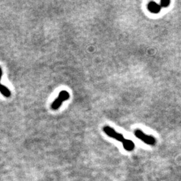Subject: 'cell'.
I'll list each match as a JSON object with an SVG mask.
<instances>
[{
  "instance_id": "cell-6",
  "label": "cell",
  "mask_w": 181,
  "mask_h": 181,
  "mask_svg": "<svg viewBox=\"0 0 181 181\" xmlns=\"http://www.w3.org/2000/svg\"><path fill=\"white\" fill-rule=\"evenodd\" d=\"M170 3L168 0H162L160 1V6L162 8H167Z\"/></svg>"
},
{
  "instance_id": "cell-1",
  "label": "cell",
  "mask_w": 181,
  "mask_h": 181,
  "mask_svg": "<svg viewBox=\"0 0 181 181\" xmlns=\"http://www.w3.org/2000/svg\"><path fill=\"white\" fill-rule=\"evenodd\" d=\"M103 130L108 136L114 138L116 140L121 142L123 144V148L127 151H132L135 148V144H134V143L132 141L125 139L122 136V134L117 133L112 128L109 127V126H105Z\"/></svg>"
},
{
  "instance_id": "cell-2",
  "label": "cell",
  "mask_w": 181,
  "mask_h": 181,
  "mask_svg": "<svg viewBox=\"0 0 181 181\" xmlns=\"http://www.w3.org/2000/svg\"><path fill=\"white\" fill-rule=\"evenodd\" d=\"M69 98H70V95H69L68 91L64 90H61L59 93V94H58V97L51 104L52 109H53V110H57V109H58L60 107L62 102L69 100Z\"/></svg>"
},
{
  "instance_id": "cell-3",
  "label": "cell",
  "mask_w": 181,
  "mask_h": 181,
  "mask_svg": "<svg viewBox=\"0 0 181 181\" xmlns=\"http://www.w3.org/2000/svg\"><path fill=\"white\" fill-rule=\"evenodd\" d=\"M134 134L135 136L138 138V139H140L144 142L146 144H148V145H151V146H154L156 142V139L154 138V137L151 136H148L145 134L144 132L142 131H141L140 130H136L134 132Z\"/></svg>"
},
{
  "instance_id": "cell-5",
  "label": "cell",
  "mask_w": 181,
  "mask_h": 181,
  "mask_svg": "<svg viewBox=\"0 0 181 181\" xmlns=\"http://www.w3.org/2000/svg\"><path fill=\"white\" fill-rule=\"evenodd\" d=\"M148 9L151 13L153 14H158L160 12L162 9V7L160 5H158L154 1H151L148 3Z\"/></svg>"
},
{
  "instance_id": "cell-4",
  "label": "cell",
  "mask_w": 181,
  "mask_h": 181,
  "mask_svg": "<svg viewBox=\"0 0 181 181\" xmlns=\"http://www.w3.org/2000/svg\"><path fill=\"white\" fill-rule=\"evenodd\" d=\"M1 77H2V69L1 67H0V81L1 79ZM0 93H1V95H3L4 97H10L11 96V92L9 90L8 87H6L5 85H2L0 82Z\"/></svg>"
}]
</instances>
